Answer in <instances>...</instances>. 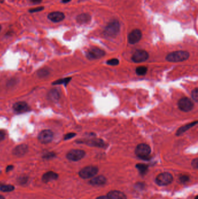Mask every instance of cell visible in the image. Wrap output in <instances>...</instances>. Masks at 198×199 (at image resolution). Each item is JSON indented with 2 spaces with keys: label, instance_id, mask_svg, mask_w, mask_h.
Segmentation results:
<instances>
[{
  "label": "cell",
  "instance_id": "obj_40",
  "mask_svg": "<svg viewBox=\"0 0 198 199\" xmlns=\"http://www.w3.org/2000/svg\"><path fill=\"white\" fill-rule=\"evenodd\" d=\"M4 0H0V3H3Z\"/></svg>",
  "mask_w": 198,
  "mask_h": 199
},
{
  "label": "cell",
  "instance_id": "obj_34",
  "mask_svg": "<svg viewBox=\"0 0 198 199\" xmlns=\"http://www.w3.org/2000/svg\"><path fill=\"white\" fill-rule=\"evenodd\" d=\"M48 73V71H47V70H45V69H43L42 71H40V72H39L40 76H44V74H45V75H47Z\"/></svg>",
  "mask_w": 198,
  "mask_h": 199
},
{
  "label": "cell",
  "instance_id": "obj_4",
  "mask_svg": "<svg viewBox=\"0 0 198 199\" xmlns=\"http://www.w3.org/2000/svg\"><path fill=\"white\" fill-rule=\"evenodd\" d=\"M98 172V168L97 167L88 166L80 170L79 175L83 179H89L96 175Z\"/></svg>",
  "mask_w": 198,
  "mask_h": 199
},
{
  "label": "cell",
  "instance_id": "obj_16",
  "mask_svg": "<svg viewBox=\"0 0 198 199\" xmlns=\"http://www.w3.org/2000/svg\"><path fill=\"white\" fill-rule=\"evenodd\" d=\"M58 178V175L57 173H54L53 171H49L44 173L42 177V181L44 182V183H48L49 182L57 179Z\"/></svg>",
  "mask_w": 198,
  "mask_h": 199
},
{
  "label": "cell",
  "instance_id": "obj_6",
  "mask_svg": "<svg viewBox=\"0 0 198 199\" xmlns=\"http://www.w3.org/2000/svg\"><path fill=\"white\" fill-rule=\"evenodd\" d=\"M178 108L184 112H189L194 108V104L192 101L189 98L184 97L181 98L178 102Z\"/></svg>",
  "mask_w": 198,
  "mask_h": 199
},
{
  "label": "cell",
  "instance_id": "obj_22",
  "mask_svg": "<svg viewBox=\"0 0 198 199\" xmlns=\"http://www.w3.org/2000/svg\"><path fill=\"white\" fill-rule=\"evenodd\" d=\"M148 71V68L145 66H139L136 68V73L139 76H144L145 75Z\"/></svg>",
  "mask_w": 198,
  "mask_h": 199
},
{
  "label": "cell",
  "instance_id": "obj_17",
  "mask_svg": "<svg viewBox=\"0 0 198 199\" xmlns=\"http://www.w3.org/2000/svg\"><path fill=\"white\" fill-rule=\"evenodd\" d=\"M108 196L110 199H127L126 195L122 192L112 190L108 193Z\"/></svg>",
  "mask_w": 198,
  "mask_h": 199
},
{
  "label": "cell",
  "instance_id": "obj_18",
  "mask_svg": "<svg viewBox=\"0 0 198 199\" xmlns=\"http://www.w3.org/2000/svg\"><path fill=\"white\" fill-rule=\"evenodd\" d=\"M106 182V179L104 176H98L92 179L90 183L93 186H101L105 184Z\"/></svg>",
  "mask_w": 198,
  "mask_h": 199
},
{
  "label": "cell",
  "instance_id": "obj_24",
  "mask_svg": "<svg viewBox=\"0 0 198 199\" xmlns=\"http://www.w3.org/2000/svg\"><path fill=\"white\" fill-rule=\"evenodd\" d=\"M71 79V78H64V79H61L57 80L56 81H55L53 84H64L66 86L67 84H68L70 81Z\"/></svg>",
  "mask_w": 198,
  "mask_h": 199
},
{
  "label": "cell",
  "instance_id": "obj_15",
  "mask_svg": "<svg viewBox=\"0 0 198 199\" xmlns=\"http://www.w3.org/2000/svg\"><path fill=\"white\" fill-rule=\"evenodd\" d=\"M28 151V147L25 145H21L16 147L13 150V154L18 156L21 157L25 154H26Z\"/></svg>",
  "mask_w": 198,
  "mask_h": 199
},
{
  "label": "cell",
  "instance_id": "obj_33",
  "mask_svg": "<svg viewBox=\"0 0 198 199\" xmlns=\"http://www.w3.org/2000/svg\"><path fill=\"white\" fill-rule=\"evenodd\" d=\"M5 136V133L4 131L0 130V141H2V140H4Z\"/></svg>",
  "mask_w": 198,
  "mask_h": 199
},
{
  "label": "cell",
  "instance_id": "obj_1",
  "mask_svg": "<svg viewBox=\"0 0 198 199\" xmlns=\"http://www.w3.org/2000/svg\"><path fill=\"white\" fill-rule=\"evenodd\" d=\"M120 25L117 20L109 22L104 31V35L108 37H115L120 32Z\"/></svg>",
  "mask_w": 198,
  "mask_h": 199
},
{
  "label": "cell",
  "instance_id": "obj_7",
  "mask_svg": "<svg viewBox=\"0 0 198 199\" xmlns=\"http://www.w3.org/2000/svg\"><path fill=\"white\" fill-rule=\"evenodd\" d=\"M105 55V53L104 50L97 47H92L88 50L87 53V57L90 60H94L100 59Z\"/></svg>",
  "mask_w": 198,
  "mask_h": 199
},
{
  "label": "cell",
  "instance_id": "obj_20",
  "mask_svg": "<svg viewBox=\"0 0 198 199\" xmlns=\"http://www.w3.org/2000/svg\"><path fill=\"white\" fill-rule=\"evenodd\" d=\"M197 124H198V121H195V122H191V123H190V124H186V125H185L184 126L181 127V128L178 129L177 130V136L181 135L182 133H185L186 130H189V129L192 128L193 126H194L195 125H196Z\"/></svg>",
  "mask_w": 198,
  "mask_h": 199
},
{
  "label": "cell",
  "instance_id": "obj_2",
  "mask_svg": "<svg viewBox=\"0 0 198 199\" xmlns=\"http://www.w3.org/2000/svg\"><path fill=\"white\" fill-rule=\"evenodd\" d=\"M189 57V53L185 51H177L168 54L166 59L167 61L178 62L187 60Z\"/></svg>",
  "mask_w": 198,
  "mask_h": 199
},
{
  "label": "cell",
  "instance_id": "obj_29",
  "mask_svg": "<svg viewBox=\"0 0 198 199\" xmlns=\"http://www.w3.org/2000/svg\"><path fill=\"white\" fill-rule=\"evenodd\" d=\"M76 135V134L75 133H69L67 134H66V135L64 137L65 140H69L71 139H72L73 137H75Z\"/></svg>",
  "mask_w": 198,
  "mask_h": 199
},
{
  "label": "cell",
  "instance_id": "obj_41",
  "mask_svg": "<svg viewBox=\"0 0 198 199\" xmlns=\"http://www.w3.org/2000/svg\"><path fill=\"white\" fill-rule=\"evenodd\" d=\"M198 196H196V197H195V199H198Z\"/></svg>",
  "mask_w": 198,
  "mask_h": 199
},
{
  "label": "cell",
  "instance_id": "obj_26",
  "mask_svg": "<svg viewBox=\"0 0 198 199\" xmlns=\"http://www.w3.org/2000/svg\"><path fill=\"white\" fill-rule=\"evenodd\" d=\"M106 64L109 65H111V66H116V65H119V61L116 58H113V59H110L108 60Z\"/></svg>",
  "mask_w": 198,
  "mask_h": 199
},
{
  "label": "cell",
  "instance_id": "obj_11",
  "mask_svg": "<svg viewBox=\"0 0 198 199\" xmlns=\"http://www.w3.org/2000/svg\"><path fill=\"white\" fill-rule=\"evenodd\" d=\"M142 32L140 29H134L128 36V42L130 44L138 43L142 38Z\"/></svg>",
  "mask_w": 198,
  "mask_h": 199
},
{
  "label": "cell",
  "instance_id": "obj_30",
  "mask_svg": "<svg viewBox=\"0 0 198 199\" xmlns=\"http://www.w3.org/2000/svg\"><path fill=\"white\" fill-rule=\"evenodd\" d=\"M192 166L193 168H195V169H197L198 168V159L197 158L192 160Z\"/></svg>",
  "mask_w": 198,
  "mask_h": 199
},
{
  "label": "cell",
  "instance_id": "obj_25",
  "mask_svg": "<svg viewBox=\"0 0 198 199\" xmlns=\"http://www.w3.org/2000/svg\"><path fill=\"white\" fill-rule=\"evenodd\" d=\"M136 168L139 170V171L142 174H144V173H146V171H148V165H146L145 164H136Z\"/></svg>",
  "mask_w": 198,
  "mask_h": 199
},
{
  "label": "cell",
  "instance_id": "obj_36",
  "mask_svg": "<svg viewBox=\"0 0 198 199\" xmlns=\"http://www.w3.org/2000/svg\"><path fill=\"white\" fill-rule=\"evenodd\" d=\"M13 168V167L12 165H9L7 167V168L6 169V171L7 172H9L10 171H11Z\"/></svg>",
  "mask_w": 198,
  "mask_h": 199
},
{
  "label": "cell",
  "instance_id": "obj_23",
  "mask_svg": "<svg viewBox=\"0 0 198 199\" xmlns=\"http://www.w3.org/2000/svg\"><path fill=\"white\" fill-rule=\"evenodd\" d=\"M15 187L12 185H0V190L3 192H10L13 191Z\"/></svg>",
  "mask_w": 198,
  "mask_h": 199
},
{
  "label": "cell",
  "instance_id": "obj_37",
  "mask_svg": "<svg viewBox=\"0 0 198 199\" xmlns=\"http://www.w3.org/2000/svg\"><path fill=\"white\" fill-rule=\"evenodd\" d=\"M96 199H110L108 196H99V197H97Z\"/></svg>",
  "mask_w": 198,
  "mask_h": 199
},
{
  "label": "cell",
  "instance_id": "obj_35",
  "mask_svg": "<svg viewBox=\"0 0 198 199\" xmlns=\"http://www.w3.org/2000/svg\"><path fill=\"white\" fill-rule=\"evenodd\" d=\"M33 4H40L42 2V0H30Z\"/></svg>",
  "mask_w": 198,
  "mask_h": 199
},
{
  "label": "cell",
  "instance_id": "obj_12",
  "mask_svg": "<svg viewBox=\"0 0 198 199\" xmlns=\"http://www.w3.org/2000/svg\"><path fill=\"white\" fill-rule=\"evenodd\" d=\"M13 109L15 112L18 114H22L30 110V107L26 102H20L14 104Z\"/></svg>",
  "mask_w": 198,
  "mask_h": 199
},
{
  "label": "cell",
  "instance_id": "obj_3",
  "mask_svg": "<svg viewBox=\"0 0 198 199\" xmlns=\"http://www.w3.org/2000/svg\"><path fill=\"white\" fill-rule=\"evenodd\" d=\"M151 152V149L149 145L141 143L136 146L135 153L137 157L141 159H147Z\"/></svg>",
  "mask_w": 198,
  "mask_h": 199
},
{
  "label": "cell",
  "instance_id": "obj_13",
  "mask_svg": "<svg viewBox=\"0 0 198 199\" xmlns=\"http://www.w3.org/2000/svg\"><path fill=\"white\" fill-rule=\"evenodd\" d=\"M65 14L63 12H59V11L51 12L49 13L48 15L49 20L54 23L61 22L65 19Z\"/></svg>",
  "mask_w": 198,
  "mask_h": 199
},
{
  "label": "cell",
  "instance_id": "obj_38",
  "mask_svg": "<svg viewBox=\"0 0 198 199\" xmlns=\"http://www.w3.org/2000/svg\"><path fill=\"white\" fill-rule=\"evenodd\" d=\"M71 0H62V3H64V4H66V3H68Z\"/></svg>",
  "mask_w": 198,
  "mask_h": 199
},
{
  "label": "cell",
  "instance_id": "obj_10",
  "mask_svg": "<svg viewBox=\"0 0 198 199\" xmlns=\"http://www.w3.org/2000/svg\"><path fill=\"white\" fill-rule=\"evenodd\" d=\"M53 135L52 131L49 130H44L39 135V140L41 143L47 144L53 140Z\"/></svg>",
  "mask_w": 198,
  "mask_h": 199
},
{
  "label": "cell",
  "instance_id": "obj_42",
  "mask_svg": "<svg viewBox=\"0 0 198 199\" xmlns=\"http://www.w3.org/2000/svg\"><path fill=\"white\" fill-rule=\"evenodd\" d=\"M1 25H0V31H1Z\"/></svg>",
  "mask_w": 198,
  "mask_h": 199
},
{
  "label": "cell",
  "instance_id": "obj_21",
  "mask_svg": "<svg viewBox=\"0 0 198 199\" xmlns=\"http://www.w3.org/2000/svg\"><path fill=\"white\" fill-rule=\"evenodd\" d=\"M48 96L50 100H51L52 101L57 102V100H59L60 95H59V93L58 92L57 90L53 89V90H51L50 91V92L49 93Z\"/></svg>",
  "mask_w": 198,
  "mask_h": 199
},
{
  "label": "cell",
  "instance_id": "obj_5",
  "mask_svg": "<svg viewBox=\"0 0 198 199\" xmlns=\"http://www.w3.org/2000/svg\"><path fill=\"white\" fill-rule=\"evenodd\" d=\"M173 178L168 173H160L156 178V182L159 186H166L172 183Z\"/></svg>",
  "mask_w": 198,
  "mask_h": 199
},
{
  "label": "cell",
  "instance_id": "obj_27",
  "mask_svg": "<svg viewBox=\"0 0 198 199\" xmlns=\"http://www.w3.org/2000/svg\"><path fill=\"white\" fill-rule=\"evenodd\" d=\"M191 96L194 101L195 102H198V88H195L194 89L191 93Z\"/></svg>",
  "mask_w": 198,
  "mask_h": 199
},
{
  "label": "cell",
  "instance_id": "obj_28",
  "mask_svg": "<svg viewBox=\"0 0 198 199\" xmlns=\"http://www.w3.org/2000/svg\"><path fill=\"white\" fill-rule=\"evenodd\" d=\"M44 9V7H38L34 8H31L29 10V12L30 13H35V12H39L41 11H43Z\"/></svg>",
  "mask_w": 198,
  "mask_h": 199
},
{
  "label": "cell",
  "instance_id": "obj_8",
  "mask_svg": "<svg viewBox=\"0 0 198 199\" xmlns=\"http://www.w3.org/2000/svg\"><path fill=\"white\" fill-rule=\"evenodd\" d=\"M149 58L148 53L143 50H138L133 54L131 59L135 63L145 62Z\"/></svg>",
  "mask_w": 198,
  "mask_h": 199
},
{
  "label": "cell",
  "instance_id": "obj_39",
  "mask_svg": "<svg viewBox=\"0 0 198 199\" xmlns=\"http://www.w3.org/2000/svg\"><path fill=\"white\" fill-rule=\"evenodd\" d=\"M0 199H5V197L3 196L0 195Z\"/></svg>",
  "mask_w": 198,
  "mask_h": 199
},
{
  "label": "cell",
  "instance_id": "obj_9",
  "mask_svg": "<svg viewBox=\"0 0 198 199\" xmlns=\"http://www.w3.org/2000/svg\"><path fill=\"white\" fill-rule=\"evenodd\" d=\"M85 155V152L81 150L74 149L68 152L66 155L67 159L72 161H78L84 158Z\"/></svg>",
  "mask_w": 198,
  "mask_h": 199
},
{
  "label": "cell",
  "instance_id": "obj_32",
  "mask_svg": "<svg viewBox=\"0 0 198 199\" xmlns=\"http://www.w3.org/2000/svg\"><path fill=\"white\" fill-rule=\"evenodd\" d=\"M55 156V154L53 153H48L47 154L45 155L44 156V157L45 159H51V158H53V157Z\"/></svg>",
  "mask_w": 198,
  "mask_h": 199
},
{
  "label": "cell",
  "instance_id": "obj_14",
  "mask_svg": "<svg viewBox=\"0 0 198 199\" xmlns=\"http://www.w3.org/2000/svg\"><path fill=\"white\" fill-rule=\"evenodd\" d=\"M79 143H84L85 145H87L88 146H94V147H103L105 146V143L104 141L100 139H89V140H85L77 142Z\"/></svg>",
  "mask_w": 198,
  "mask_h": 199
},
{
  "label": "cell",
  "instance_id": "obj_31",
  "mask_svg": "<svg viewBox=\"0 0 198 199\" xmlns=\"http://www.w3.org/2000/svg\"><path fill=\"white\" fill-rule=\"evenodd\" d=\"M189 178L188 176H182L180 178L181 182H188L189 181Z\"/></svg>",
  "mask_w": 198,
  "mask_h": 199
},
{
  "label": "cell",
  "instance_id": "obj_19",
  "mask_svg": "<svg viewBox=\"0 0 198 199\" xmlns=\"http://www.w3.org/2000/svg\"><path fill=\"white\" fill-rule=\"evenodd\" d=\"M91 19V16L88 13H81L76 18V21L80 24H85L90 22Z\"/></svg>",
  "mask_w": 198,
  "mask_h": 199
}]
</instances>
